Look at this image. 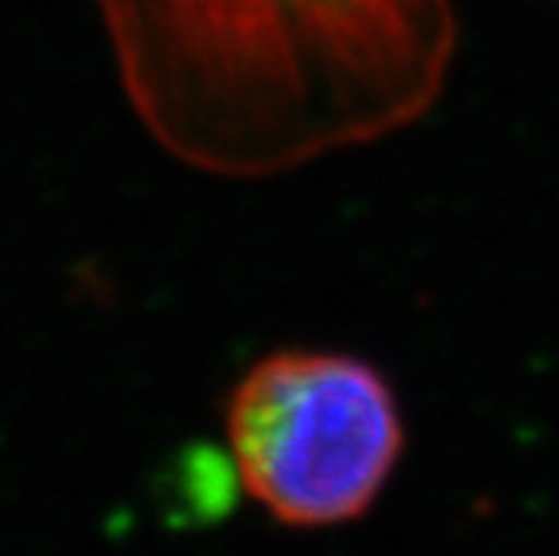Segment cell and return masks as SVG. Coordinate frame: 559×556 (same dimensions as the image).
Here are the masks:
<instances>
[{
    "mask_svg": "<svg viewBox=\"0 0 559 556\" xmlns=\"http://www.w3.org/2000/svg\"><path fill=\"white\" fill-rule=\"evenodd\" d=\"M147 134L218 178H272L419 121L452 0H94Z\"/></svg>",
    "mask_w": 559,
    "mask_h": 556,
    "instance_id": "cell-1",
    "label": "cell"
},
{
    "mask_svg": "<svg viewBox=\"0 0 559 556\" xmlns=\"http://www.w3.org/2000/svg\"><path fill=\"white\" fill-rule=\"evenodd\" d=\"M231 463L248 496L288 527L369 510L402 452L389 382L332 352H278L228 399Z\"/></svg>",
    "mask_w": 559,
    "mask_h": 556,
    "instance_id": "cell-2",
    "label": "cell"
}]
</instances>
